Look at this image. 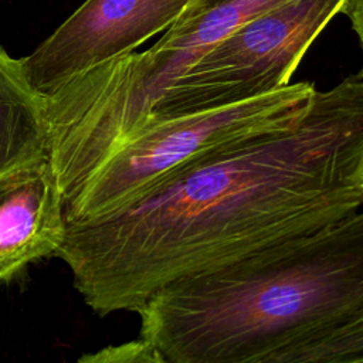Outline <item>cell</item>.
Returning a JSON list of instances; mask_svg holds the SVG:
<instances>
[{"label":"cell","mask_w":363,"mask_h":363,"mask_svg":"<svg viewBox=\"0 0 363 363\" xmlns=\"http://www.w3.org/2000/svg\"><path fill=\"white\" fill-rule=\"evenodd\" d=\"M362 207L363 78L353 75L316 91L296 125L210 152L68 224L55 255L94 312H138L177 281Z\"/></svg>","instance_id":"obj_1"},{"label":"cell","mask_w":363,"mask_h":363,"mask_svg":"<svg viewBox=\"0 0 363 363\" xmlns=\"http://www.w3.org/2000/svg\"><path fill=\"white\" fill-rule=\"evenodd\" d=\"M138 313L167 363H278L363 315V207L177 281Z\"/></svg>","instance_id":"obj_2"},{"label":"cell","mask_w":363,"mask_h":363,"mask_svg":"<svg viewBox=\"0 0 363 363\" xmlns=\"http://www.w3.org/2000/svg\"><path fill=\"white\" fill-rule=\"evenodd\" d=\"M289 0H190L162 37L142 52L102 62L47 95L55 155L91 174L149 115L160 92L214 44Z\"/></svg>","instance_id":"obj_3"},{"label":"cell","mask_w":363,"mask_h":363,"mask_svg":"<svg viewBox=\"0 0 363 363\" xmlns=\"http://www.w3.org/2000/svg\"><path fill=\"white\" fill-rule=\"evenodd\" d=\"M316 91L313 82H291L230 106L145 121L113 147L65 203L67 225L116 208L163 176L210 152L296 125Z\"/></svg>","instance_id":"obj_4"},{"label":"cell","mask_w":363,"mask_h":363,"mask_svg":"<svg viewBox=\"0 0 363 363\" xmlns=\"http://www.w3.org/2000/svg\"><path fill=\"white\" fill-rule=\"evenodd\" d=\"M343 3L289 0L254 17L169 82L145 121L224 108L289 85L306 51Z\"/></svg>","instance_id":"obj_5"},{"label":"cell","mask_w":363,"mask_h":363,"mask_svg":"<svg viewBox=\"0 0 363 363\" xmlns=\"http://www.w3.org/2000/svg\"><path fill=\"white\" fill-rule=\"evenodd\" d=\"M190 0H85L30 55L20 58L43 95L164 33Z\"/></svg>","instance_id":"obj_6"},{"label":"cell","mask_w":363,"mask_h":363,"mask_svg":"<svg viewBox=\"0 0 363 363\" xmlns=\"http://www.w3.org/2000/svg\"><path fill=\"white\" fill-rule=\"evenodd\" d=\"M65 231V200L50 159L0 174V284L55 255Z\"/></svg>","instance_id":"obj_7"},{"label":"cell","mask_w":363,"mask_h":363,"mask_svg":"<svg viewBox=\"0 0 363 363\" xmlns=\"http://www.w3.org/2000/svg\"><path fill=\"white\" fill-rule=\"evenodd\" d=\"M50 159L45 95L27 79L20 58L0 47V174Z\"/></svg>","instance_id":"obj_8"},{"label":"cell","mask_w":363,"mask_h":363,"mask_svg":"<svg viewBox=\"0 0 363 363\" xmlns=\"http://www.w3.org/2000/svg\"><path fill=\"white\" fill-rule=\"evenodd\" d=\"M77 363H167L149 343L130 340L126 343L106 346L94 353H84Z\"/></svg>","instance_id":"obj_9"},{"label":"cell","mask_w":363,"mask_h":363,"mask_svg":"<svg viewBox=\"0 0 363 363\" xmlns=\"http://www.w3.org/2000/svg\"><path fill=\"white\" fill-rule=\"evenodd\" d=\"M340 13L349 18L352 30L354 31L363 51V0H345ZM357 75L363 78V67Z\"/></svg>","instance_id":"obj_10"}]
</instances>
